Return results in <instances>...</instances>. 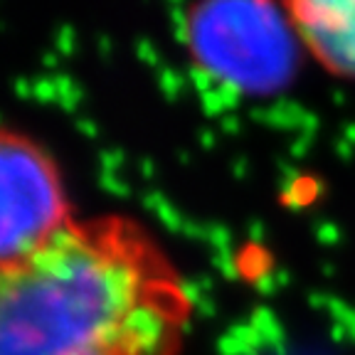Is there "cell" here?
<instances>
[{
    "label": "cell",
    "instance_id": "1",
    "mask_svg": "<svg viewBox=\"0 0 355 355\" xmlns=\"http://www.w3.org/2000/svg\"><path fill=\"white\" fill-rule=\"evenodd\" d=\"M190 50L215 82L279 94L299 69V40L274 0H202L190 12Z\"/></svg>",
    "mask_w": 355,
    "mask_h": 355
},
{
    "label": "cell",
    "instance_id": "2",
    "mask_svg": "<svg viewBox=\"0 0 355 355\" xmlns=\"http://www.w3.org/2000/svg\"><path fill=\"white\" fill-rule=\"evenodd\" d=\"M0 257L25 264L64 225V198L50 158L12 133L0 148Z\"/></svg>",
    "mask_w": 355,
    "mask_h": 355
},
{
    "label": "cell",
    "instance_id": "3",
    "mask_svg": "<svg viewBox=\"0 0 355 355\" xmlns=\"http://www.w3.org/2000/svg\"><path fill=\"white\" fill-rule=\"evenodd\" d=\"M304 42L333 72L355 77V0H288Z\"/></svg>",
    "mask_w": 355,
    "mask_h": 355
},
{
    "label": "cell",
    "instance_id": "4",
    "mask_svg": "<svg viewBox=\"0 0 355 355\" xmlns=\"http://www.w3.org/2000/svg\"><path fill=\"white\" fill-rule=\"evenodd\" d=\"M171 321L161 306L139 301L119 323L116 355H166Z\"/></svg>",
    "mask_w": 355,
    "mask_h": 355
},
{
    "label": "cell",
    "instance_id": "5",
    "mask_svg": "<svg viewBox=\"0 0 355 355\" xmlns=\"http://www.w3.org/2000/svg\"><path fill=\"white\" fill-rule=\"evenodd\" d=\"M306 111L309 109H304V106L296 104V101L282 96V99H277L272 106H254V109H250L247 116H250V121L261 123V126L282 128V131H299Z\"/></svg>",
    "mask_w": 355,
    "mask_h": 355
},
{
    "label": "cell",
    "instance_id": "6",
    "mask_svg": "<svg viewBox=\"0 0 355 355\" xmlns=\"http://www.w3.org/2000/svg\"><path fill=\"white\" fill-rule=\"evenodd\" d=\"M250 323L257 328V333L261 336L264 345L272 350L274 355H286V328L279 321V316L274 313L269 306H257L252 311Z\"/></svg>",
    "mask_w": 355,
    "mask_h": 355
},
{
    "label": "cell",
    "instance_id": "7",
    "mask_svg": "<svg viewBox=\"0 0 355 355\" xmlns=\"http://www.w3.org/2000/svg\"><path fill=\"white\" fill-rule=\"evenodd\" d=\"M44 244L52 247V250L62 252V254H74V252L87 247L89 239L84 237L82 232H77L74 227H69V225H62V227H57L55 232L50 234V239H47Z\"/></svg>",
    "mask_w": 355,
    "mask_h": 355
},
{
    "label": "cell",
    "instance_id": "8",
    "mask_svg": "<svg viewBox=\"0 0 355 355\" xmlns=\"http://www.w3.org/2000/svg\"><path fill=\"white\" fill-rule=\"evenodd\" d=\"M326 313L331 318V323H340L348 331V338L355 343V309L340 296H331L326 306Z\"/></svg>",
    "mask_w": 355,
    "mask_h": 355
},
{
    "label": "cell",
    "instance_id": "9",
    "mask_svg": "<svg viewBox=\"0 0 355 355\" xmlns=\"http://www.w3.org/2000/svg\"><path fill=\"white\" fill-rule=\"evenodd\" d=\"M155 84H158V89H161V94L166 96L168 104H173L178 99V94H180V89H183L185 77L178 69H173V67H161L158 77H155Z\"/></svg>",
    "mask_w": 355,
    "mask_h": 355
},
{
    "label": "cell",
    "instance_id": "10",
    "mask_svg": "<svg viewBox=\"0 0 355 355\" xmlns=\"http://www.w3.org/2000/svg\"><path fill=\"white\" fill-rule=\"evenodd\" d=\"M212 266L217 269L225 282H237L239 274H242V264H239L234 250H222V252H212Z\"/></svg>",
    "mask_w": 355,
    "mask_h": 355
},
{
    "label": "cell",
    "instance_id": "11",
    "mask_svg": "<svg viewBox=\"0 0 355 355\" xmlns=\"http://www.w3.org/2000/svg\"><path fill=\"white\" fill-rule=\"evenodd\" d=\"M153 215L158 217V222H161L163 227H166L168 232H173V234L183 232V225H185V220H188V217H183V212L178 210V207L173 205L168 198L163 200L161 205H158V210H155Z\"/></svg>",
    "mask_w": 355,
    "mask_h": 355
},
{
    "label": "cell",
    "instance_id": "12",
    "mask_svg": "<svg viewBox=\"0 0 355 355\" xmlns=\"http://www.w3.org/2000/svg\"><path fill=\"white\" fill-rule=\"evenodd\" d=\"M168 17H171L173 40L178 44H188L190 47V12H185L183 8H171Z\"/></svg>",
    "mask_w": 355,
    "mask_h": 355
},
{
    "label": "cell",
    "instance_id": "13",
    "mask_svg": "<svg viewBox=\"0 0 355 355\" xmlns=\"http://www.w3.org/2000/svg\"><path fill=\"white\" fill-rule=\"evenodd\" d=\"M205 244H210L212 252L232 250V232H230V227L222 225V222H210V225H207Z\"/></svg>",
    "mask_w": 355,
    "mask_h": 355
},
{
    "label": "cell",
    "instance_id": "14",
    "mask_svg": "<svg viewBox=\"0 0 355 355\" xmlns=\"http://www.w3.org/2000/svg\"><path fill=\"white\" fill-rule=\"evenodd\" d=\"M277 168H279V193H282V195L291 193V190H294L296 185L304 180L294 161H284V158H282V161L277 163Z\"/></svg>",
    "mask_w": 355,
    "mask_h": 355
},
{
    "label": "cell",
    "instance_id": "15",
    "mask_svg": "<svg viewBox=\"0 0 355 355\" xmlns=\"http://www.w3.org/2000/svg\"><path fill=\"white\" fill-rule=\"evenodd\" d=\"M185 79H188V84L195 89V92H200V96L215 89V77L207 72L205 67H200V64H190L188 72H185Z\"/></svg>",
    "mask_w": 355,
    "mask_h": 355
},
{
    "label": "cell",
    "instance_id": "16",
    "mask_svg": "<svg viewBox=\"0 0 355 355\" xmlns=\"http://www.w3.org/2000/svg\"><path fill=\"white\" fill-rule=\"evenodd\" d=\"M175 291H178V296L183 299V304H188V306H195L198 309L200 306V301L205 299V291L200 288V284H198V279L195 277H188V279H178V284H175Z\"/></svg>",
    "mask_w": 355,
    "mask_h": 355
},
{
    "label": "cell",
    "instance_id": "17",
    "mask_svg": "<svg viewBox=\"0 0 355 355\" xmlns=\"http://www.w3.org/2000/svg\"><path fill=\"white\" fill-rule=\"evenodd\" d=\"M99 188L104 190V193H109L111 198H119V200L131 198V188H128V183H123L121 178H119V173L101 171L99 173Z\"/></svg>",
    "mask_w": 355,
    "mask_h": 355
},
{
    "label": "cell",
    "instance_id": "18",
    "mask_svg": "<svg viewBox=\"0 0 355 355\" xmlns=\"http://www.w3.org/2000/svg\"><path fill=\"white\" fill-rule=\"evenodd\" d=\"M33 99L40 104H57L60 99V92H57V84L52 77H37L33 82Z\"/></svg>",
    "mask_w": 355,
    "mask_h": 355
},
{
    "label": "cell",
    "instance_id": "19",
    "mask_svg": "<svg viewBox=\"0 0 355 355\" xmlns=\"http://www.w3.org/2000/svg\"><path fill=\"white\" fill-rule=\"evenodd\" d=\"M55 47L62 57H72L74 50H77V33L69 22H62L55 33Z\"/></svg>",
    "mask_w": 355,
    "mask_h": 355
},
{
    "label": "cell",
    "instance_id": "20",
    "mask_svg": "<svg viewBox=\"0 0 355 355\" xmlns=\"http://www.w3.org/2000/svg\"><path fill=\"white\" fill-rule=\"evenodd\" d=\"M313 234H316V242L323 244V247H336V244L343 242V232H340L338 225L331 220L318 222L316 227H313Z\"/></svg>",
    "mask_w": 355,
    "mask_h": 355
},
{
    "label": "cell",
    "instance_id": "21",
    "mask_svg": "<svg viewBox=\"0 0 355 355\" xmlns=\"http://www.w3.org/2000/svg\"><path fill=\"white\" fill-rule=\"evenodd\" d=\"M252 284H254V291L261 299H272V296H277V291H282L277 277H274V269H266V272L257 274Z\"/></svg>",
    "mask_w": 355,
    "mask_h": 355
},
{
    "label": "cell",
    "instance_id": "22",
    "mask_svg": "<svg viewBox=\"0 0 355 355\" xmlns=\"http://www.w3.org/2000/svg\"><path fill=\"white\" fill-rule=\"evenodd\" d=\"M133 50H136V57H139V60L144 62V64H148V67H161L163 64L161 52L155 50L150 40L139 37V40H136V44H133Z\"/></svg>",
    "mask_w": 355,
    "mask_h": 355
},
{
    "label": "cell",
    "instance_id": "23",
    "mask_svg": "<svg viewBox=\"0 0 355 355\" xmlns=\"http://www.w3.org/2000/svg\"><path fill=\"white\" fill-rule=\"evenodd\" d=\"M215 89H217V94H220L222 104H225V111L234 114V111L239 109V104H242V92H239L234 84H227V82H220Z\"/></svg>",
    "mask_w": 355,
    "mask_h": 355
},
{
    "label": "cell",
    "instance_id": "24",
    "mask_svg": "<svg viewBox=\"0 0 355 355\" xmlns=\"http://www.w3.org/2000/svg\"><path fill=\"white\" fill-rule=\"evenodd\" d=\"M126 163V153L121 148H104L99 150V168L106 173H119V168H123Z\"/></svg>",
    "mask_w": 355,
    "mask_h": 355
},
{
    "label": "cell",
    "instance_id": "25",
    "mask_svg": "<svg viewBox=\"0 0 355 355\" xmlns=\"http://www.w3.org/2000/svg\"><path fill=\"white\" fill-rule=\"evenodd\" d=\"M200 106H202V114H205L207 119H222L225 114H227V111H225V104H222V99H220V94H217V89L202 94Z\"/></svg>",
    "mask_w": 355,
    "mask_h": 355
},
{
    "label": "cell",
    "instance_id": "26",
    "mask_svg": "<svg viewBox=\"0 0 355 355\" xmlns=\"http://www.w3.org/2000/svg\"><path fill=\"white\" fill-rule=\"evenodd\" d=\"M215 348H217V355H247V350H244L242 343L234 338V333L230 331V328L217 338Z\"/></svg>",
    "mask_w": 355,
    "mask_h": 355
},
{
    "label": "cell",
    "instance_id": "27",
    "mask_svg": "<svg viewBox=\"0 0 355 355\" xmlns=\"http://www.w3.org/2000/svg\"><path fill=\"white\" fill-rule=\"evenodd\" d=\"M82 101H84V89L77 84L72 92H67V94H62L60 99H57V106H60L62 111H67V114H74V111L82 106Z\"/></svg>",
    "mask_w": 355,
    "mask_h": 355
},
{
    "label": "cell",
    "instance_id": "28",
    "mask_svg": "<svg viewBox=\"0 0 355 355\" xmlns=\"http://www.w3.org/2000/svg\"><path fill=\"white\" fill-rule=\"evenodd\" d=\"M183 234L185 239H198V242H205V237H207V225H202V222H198V220H193V217H188L185 220V225H183Z\"/></svg>",
    "mask_w": 355,
    "mask_h": 355
},
{
    "label": "cell",
    "instance_id": "29",
    "mask_svg": "<svg viewBox=\"0 0 355 355\" xmlns=\"http://www.w3.org/2000/svg\"><path fill=\"white\" fill-rule=\"evenodd\" d=\"M311 144H313V139H309V136H301L299 133V139L294 141V144L288 146V158L291 161H301V158H306V153H309Z\"/></svg>",
    "mask_w": 355,
    "mask_h": 355
},
{
    "label": "cell",
    "instance_id": "30",
    "mask_svg": "<svg viewBox=\"0 0 355 355\" xmlns=\"http://www.w3.org/2000/svg\"><path fill=\"white\" fill-rule=\"evenodd\" d=\"M247 239H250L254 247H261L266 239V225L257 217V220H252L250 225H247Z\"/></svg>",
    "mask_w": 355,
    "mask_h": 355
},
{
    "label": "cell",
    "instance_id": "31",
    "mask_svg": "<svg viewBox=\"0 0 355 355\" xmlns=\"http://www.w3.org/2000/svg\"><path fill=\"white\" fill-rule=\"evenodd\" d=\"M74 126H77V131L82 133L84 139H89V141H94V139H99V126H96L92 119H87V116H79L77 121H74Z\"/></svg>",
    "mask_w": 355,
    "mask_h": 355
},
{
    "label": "cell",
    "instance_id": "32",
    "mask_svg": "<svg viewBox=\"0 0 355 355\" xmlns=\"http://www.w3.org/2000/svg\"><path fill=\"white\" fill-rule=\"evenodd\" d=\"M220 131L227 133V136H237V133L242 131V121H239L237 114H225V116L220 119Z\"/></svg>",
    "mask_w": 355,
    "mask_h": 355
},
{
    "label": "cell",
    "instance_id": "33",
    "mask_svg": "<svg viewBox=\"0 0 355 355\" xmlns=\"http://www.w3.org/2000/svg\"><path fill=\"white\" fill-rule=\"evenodd\" d=\"M12 92H15V96L20 101H28L33 99V82L25 77H17L15 82H12Z\"/></svg>",
    "mask_w": 355,
    "mask_h": 355
},
{
    "label": "cell",
    "instance_id": "34",
    "mask_svg": "<svg viewBox=\"0 0 355 355\" xmlns=\"http://www.w3.org/2000/svg\"><path fill=\"white\" fill-rule=\"evenodd\" d=\"M333 150H336V155H338L343 163H350L355 155V146H350L345 139H336L333 141Z\"/></svg>",
    "mask_w": 355,
    "mask_h": 355
},
{
    "label": "cell",
    "instance_id": "35",
    "mask_svg": "<svg viewBox=\"0 0 355 355\" xmlns=\"http://www.w3.org/2000/svg\"><path fill=\"white\" fill-rule=\"evenodd\" d=\"M195 311H198V316H200V318H205V321H210V318H215V316H217V311H220V309H217V301L212 299V296H205V299L200 301V306H198Z\"/></svg>",
    "mask_w": 355,
    "mask_h": 355
},
{
    "label": "cell",
    "instance_id": "36",
    "mask_svg": "<svg viewBox=\"0 0 355 355\" xmlns=\"http://www.w3.org/2000/svg\"><path fill=\"white\" fill-rule=\"evenodd\" d=\"M0 355H44L40 350H22V348H0ZM74 355H111L109 350H89V353H74Z\"/></svg>",
    "mask_w": 355,
    "mask_h": 355
},
{
    "label": "cell",
    "instance_id": "37",
    "mask_svg": "<svg viewBox=\"0 0 355 355\" xmlns=\"http://www.w3.org/2000/svg\"><path fill=\"white\" fill-rule=\"evenodd\" d=\"M163 200H166V195L158 193V190H148V193H144V198H141V202H144V207L148 212H155L158 210V205H161Z\"/></svg>",
    "mask_w": 355,
    "mask_h": 355
},
{
    "label": "cell",
    "instance_id": "38",
    "mask_svg": "<svg viewBox=\"0 0 355 355\" xmlns=\"http://www.w3.org/2000/svg\"><path fill=\"white\" fill-rule=\"evenodd\" d=\"M139 173H141V178L144 180H153L155 175H158V168H155V163H153V158H141L139 161Z\"/></svg>",
    "mask_w": 355,
    "mask_h": 355
},
{
    "label": "cell",
    "instance_id": "39",
    "mask_svg": "<svg viewBox=\"0 0 355 355\" xmlns=\"http://www.w3.org/2000/svg\"><path fill=\"white\" fill-rule=\"evenodd\" d=\"M198 144L205 150H212L217 146V133L210 131V128H200L198 131Z\"/></svg>",
    "mask_w": 355,
    "mask_h": 355
},
{
    "label": "cell",
    "instance_id": "40",
    "mask_svg": "<svg viewBox=\"0 0 355 355\" xmlns=\"http://www.w3.org/2000/svg\"><path fill=\"white\" fill-rule=\"evenodd\" d=\"M55 84H57V92H60V96L62 94H67V92H72L74 87H77V82H74L69 74H64V72H60V74H55Z\"/></svg>",
    "mask_w": 355,
    "mask_h": 355
},
{
    "label": "cell",
    "instance_id": "41",
    "mask_svg": "<svg viewBox=\"0 0 355 355\" xmlns=\"http://www.w3.org/2000/svg\"><path fill=\"white\" fill-rule=\"evenodd\" d=\"M328 299H331V294H323V291H311V294H309V306H311V309L326 311Z\"/></svg>",
    "mask_w": 355,
    "mask_h": 355
},
{
    "label": "cell",
    "instance_id": "42",
    "mask_svg": "<svg viewBox=\"0 0 355 355\" xmlns=\"http://www.w3.org/2000/svg\"><path fill=\"white\" fill-rule=\"evenodd\" d=\"M96 50H99V55H101V60L104 62H109V57H111V37L109 35H96Z\"/></svg>",
    "mask_w": 355,
    "mask_h": 355
},
{
    "label": "cell",
    "instance_id": "43",
    "mask_svg": "<svg viewBox=\"0 0 355 355\" xmlns=\"http://www.w3.org/2000/svg\"><path fill=\"white\" fill-rule=\"evenodd\" d=\"M247 168H250L247 158H244V155H237V158L232 161V175L237 178V180H244V178H247Z\"/></svg>",
    "mask_w": 355,
    "mask_h": 355
},
{
    "label": "cell",
    "instance_id": "44",
    "mask_svg": "<svg viewBox=\"0 0 355 355\" xmlns=\"http://www.w3.org/2000/svg\"><path fill=\"white\" fill-rule=\"evenodd\" d=\"M331 340L333 343H345V340H350L345 326H340V323H331Z\"/></svg>",
    "mask_w": 355,
    "mask_h": 355
},
{
    "label": "cell",
    "instance_id": "45",
    "mask_svg": "<svg viewBox=\"0 0 355 355\" xmlns=\"http://www.w3.org/2000/svg\"><path fill=\"white\" fill-rule=\"evenodd\" d=\"M198 284H200V288H202V291H205L207 296L212 294V291H215V279L210 277V274H198Z\"/></svg>",
    "mask_w": 355,
    "mask_h": 355
},
{
    "label": "cell",
    "instance_id": "46",
    "mask_svg": "<svg viewBox=\"0 0 355 355\" xmlns=\"http://www.w3.org/2000/svg\"><path fill=\"white\" fill-rule=\"evenodd\" d=\"M60 52H44L42 55V67H47V69H57L60 67Z\"/></svg>",
    "mask_w": 355,
    "mask_h": 355
},
{
    "label": "cell",
    "instance_id": "47",
    "mask_svg": "<svg viewBox=\"0 0 355 355\" xmlns=\"http://www.w3.org/2000/svg\"><path fill=\"white\" fill-rule=\"evenodd\" d=\"M274 277H277V282H279V288H286L288 284H291V272H288V269H284V266L274 269Z\"/></svg>",
    "mask_w": 355,
    "mask_h": 355
},
{
    "label": "cell",
    "instance_id": "48",
    "mask_svg": "<svg viewBox=\"0 0 355 355\" xmlns=\"http://www.w3.org/2000/svg\"><path fill=\"white\" fill-rule=\"evenodd\" d=\"M340 139H345L350 146H355V121L345 123V126H343V133H340Z\"/></svg>",
    "mask_w": 355,
    "mask_h": 355
},
{
    "label": "cell",
    "instance_id": "49",
    "mask_svg": "<svg viewBox=\"0 0 355 355\" xmlns=\"http://www.w3.org/2000/svg\"><path fill=\"white\" fill-rule=\"evenodd\" d=\"M331 101L336 106H343L345 104V94L340 92V89H333V92H331Z\"/></svg>",
    "mask_w": 355,
    "mask_h": 355
},
{
    "label": "cell",
    "instance_id": "50",
    "mask_svg": "<svg viewBox=\"0 0 355 355\" xmlns=\"http://www.w3.org/2000/svg\"><path fill=\"white\" fill-rule=\"evenodd\" d=\"M178 161L183 163V166H190V153H188V150H178Z\"/></svg>",
    "mask_w": 355,
    "mask_h": 355
},
{
    "label": "cell",
    "instance_id": "51",
    "mask_svg": "<svg viewBox=\"0 0 355 355\" xmlns=\"http://www.w3.org/2000/svg\"><path fill=\"white\" fill-rule=\"evenodd\" d=\"M323 274H326V277H333V274H336V266L326 264V266H323Z\"/></svg>",
    "mask_w": 355,
    "mask_h": 355
},
{
    "label": "cell",
    "instance_id": "52",
    "mask_svg": "<svg viewBox=\"0 0 355 355\" xmlns=\"http://www.w3.org/2000/svg\"><path fill=\"white\" fill-rule=\"evenodd\" d=\"M180 333H183V336H190V323L188 321L180 323Z\"/></svg>",
    "mask_w": 355,
    "mask_h": 355
},
{
    "label": "cell",
    "instance_id": "53",
    "mask_svg": "<svg viewBox=\"0 0 355 355\" xmlns=\"http://www.w3.org/2000/svg\"><path fill=\"white\" fill-rule=\"evenodd\" d=\"M183 3L185 0H168V6L171 8H183Z\"/></svg>",
    "mask_w": 355,
    "mask_h": 355
}]
</instances>
